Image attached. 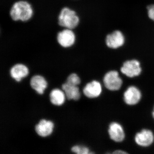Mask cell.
Segmentation results:
<instances>
[{"mask_svg": "<svg viewBox=\"0 0 154 154\" xmlns=\"http://www.w3.org/2000/svg\"><path fill=\"white\" fill-rule=\"evenodd\" d=\"M33 15L32 6L27 1H19L14 3L10 11V16L14 21L26 22Z\"/></svg>", "mask_w": 154, "mask_h": 154, "instance_id": "1", "label": "cell"}, {"mask_svg": "<svg viewBox=\"0 0 154 154\" xmlns=\"http://www.w3.org/2000/svg\"><path fill=\"white\" fill-rule=\"evenodd\" d=\"M102 82L105 90L110 92H117L123 87L124 80L120 72L112 69L105 73Z\"/></svg>", "mask_w": 154, "mask_h": 154, "instance_id": "2", "label": "cell"}, {"mask_svg": "<svg viewBox=\"0 0 154 154\" xmlns=\"http://www.w3.org/2000/svg\"><path fill=\"white\" fill-rule=\"evenodd\" d=\"M142 72L143 68L140 61L135 58L125 61L119 69L122 75L130 79L140 76Z\"/></svg>", "mask_w": 154, "mask_h": 154, "instance_id": "3", "label": "cell"}, {"mask_svg": "<svg viewBox=\"0 0 154 154\" xmlns=\"http://www.w3.org/2000/svg\"><path fill=\"white\" fill-rule=\"evenodd\" d=\"M80 19L76 13L68 8L62 9L58 17V24L61 27L72 30L76 28Z\"/></svg>", "mask_w": 154, "mask_h": 154, "instance_id": "4", "label": "cell"}, {"mask_svg": "<svg viewBox=\"0 0 154 154\" xmlns=\"http://www.w3.org/2000/svg\"><path fill=\"white\" fill-rule=\"evenodd\" d=\"M107 134L110 140L116 143H121L126 139V132L124 126L119 122H110L107 128Z\"/></svg>", "mask_w": 154, "mask_h": 154, "instance_id": "5", "label": "cell"}, {"mask_svg": "<svg viewBox=\"0 0 154 154\" xmlns=\"http://www.w3.org/2000/svg\"><path fill=\"white\" fill-rule=\"evenodd\" d=\"M143 98V94L140 88L135 85L128 86L123 94V100L126 105L134 106L139 104Z\"/></svg>", "mask_w": 154, "mask_h": 154, "instance_id": "6", "label": "cell"}, {"mask_svg": "<svg viewBox=\"0 0 154 154\" xmlns=\"http://www.w3.org/2000/svg\"><path fill=\"white\" fill-rule=\"evenodd\" d=\"M104 91L102 82L97 79L91 80L86 83L83 89V93L88 99H96L102 96Z\"/></svg>", "mask_w": 154, "mask_h": 154, "instance_id": "7", "label": "cell"}, {"mask_svg": "<svg viewBox=\"0 0 154 154\" xmlns=\"http://www.w3.org/2000/svg\"><path fill=\"white\" fill-rule=\"evenodd\" d=\"M133 141L142 147L150 146L154 143V131L146 128H142L135 134Z\"/></svg>", "mask_w": 154, "mask_h": 154, "instance_id": "8", "label": "cell"}, {"mask_svg": "<svg viewBox=\"0 0 154 154\" xmlns=\"http://www.w3.org/2000/svg\"><path fill=\"white\" fill-rule=\"evenodd\" d=\"M105 43L110 49H118L123 46L125 43L124 34L120 30H114L107 34L105 38Z\"/></svg>", "mask_w": 154, "mask_h": 154, "instance_id": "9", "label": "cell"}, {"mask_svg": "<svg viewBox=\"0 0 154 154\" xmlns=\"http://www.w3.org/2000/svg\"><path fill=\"white\" fill-rule=\"evenodd\" d=\"M75 39V35L71 29L66 28L59 32L57 35V42L60 46L65 48L72 46Z\"/></svg>", "mask_w": 154, "mask_h": 154, "instance_id": "10", "label": "cell"}, {"mask_svg": "<svg viewBox=\"0 0 154 154\" xmlns=\"http://www.w3.org/2000/svg\"><path fill=\"white\" fill-rule=\"evenodd\" d=\"M54 128L52 121L46 119H41L35 126V131L38 136L45 137L51 134Z\"/></svg>", "mask_w": 154, "mask_h": 154, "instance_id": "11", "label": "cell"}, {"mask_svg": "<svg viewBox=\"0 0 154 154\" xmlns=\"http://www.w3.org/2000/svg\"><path fill=\"white\" fill-rule=\"evenodd\" d=\"M29 70L25 65L19 63L15 65L10 71L11 77L15 81L19 82L28 75Z\"/></svg>", "mask_w": 154, "mask_h": 154, "instance_id": "12", "label": "cell"}, {"mask_svg": "<svg viewBox=\"0 0 154 154\" xmlns=\"http://www.w3.org/2000/svg\"><path fill=\"white\" fill-rule=\"evenodd\" d=\"M30 85L36 93L42 95L44 94L45 90L47 88L48 83L44 77L39 75H36L31 78Z\"/></svg>", "mask_w": 154, "mask_h": 154, "instance_id": "13", "label": "cell"}, {"mask_svg": "<svg viewBox=\"0 0 154 154\" xmlns=\"http://www.w3.org/2000/svg\"><path fill=\"white\" fill-rule=\"evenodd\" d=\"M62 88L68 100L77 101L80 99L81 94L78 86L72 85L66 82L62 85Z\"/></svg>", "mask_w": 154, "mask_h": 154, "instance_id": "14", "label": "cell"}, {"mask_svg": "<svg viewBox=\"0 0 154 154\" xmlns=\"http://www.w3.org/2000/svg\"><path fill=\"white\" fill-rule=\"evenodd\" d=\"M50 100L53 105L61 106L65 101V94L63 91L59 89H54L51 91L49 95Z\"/></svg>", "mask_w": 154, "mask_h": 154, "instance_id": "15", "label": "cell"}, {"mask_svg": "<svg viewBox=\"0 0 154 154\" xmlns=\"http://www.w3.org/2000/svg\"><path fill=\"white\" fill-rule=\"evenodd\" d=\"M72 152L75 154H95L89 148L83 145H75L71 148Z\"/></svg>", "mask_w": 154, "mask_h": 154, "instance_id": "16", "label": "cell"}, {"mask_svg": "<svg viewBox=\"0 0 154 154\" xmlns=\"http://www.w3.org/2000/svg\"><path fill=\"white\" fill-rule=\"evenodd\" d=\"M66 83L72 85L78 86L81 83V79L75 73H72L68 77Z\"/></svg>", "mask_w": 154, "mask_h": 154, "instance_id": "17", "label": "cell"}, {"mask_svg": "<svg viewBox=\"0 0 154 154\" xmlns=\"http://www.w3.org/2000/svg\"><path fill=\"white\" fill-rule=\"evenodd\" d=\"M147 9L149 18L154 22V5H149Z\"/></svg>", "mask_w": 154, "mask_h": 154, "instance_id": "18", "label": "cell"}, {"mask_svg": "<svg viewBox=\"0 0 154 154\" xmlns=\"http://www.w3.org/2000/svg\"><path fill=\"white\" fill-rule=\"evenodd\" d=\"M106 154H129L128 152L126 151H125L124 150L121 149L116 150L114 151L113 152L107 153Z\"/></svg>", "mask_w": 154, "mask_h": 154, "instance_id": "19", "label": "cell"}, {"mask_svg": "<svg viewBox=\"0 0 154 154\" xmlns=\"http://www.w3.org/2000/svg\"><path fill=\"white\" fill-rule=\"evenodd\" d=\"M152 116L154 120V106L153 108L152 111Z\"/></svg>", "mask_w": 154, "mask_h": 154, "instance_id": "20", "label": "cell"}]
</instances>
